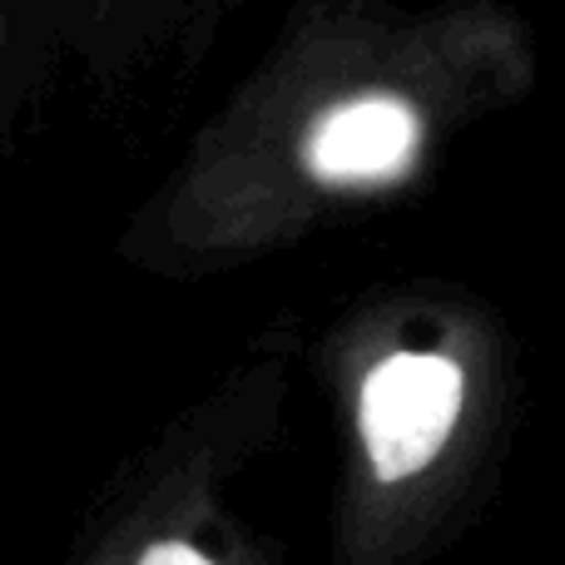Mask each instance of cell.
Masks as SVG:
<instances>
[{"label": "cell", "mask_w": 565, "mask_h": 565, "mask_svg": "<svg viewBox=\"0 0 565 565\" xmlns=\"http://www.w3.org/2000/svg\"><path fill=\"white\" fill-rule=\"evenodd\" d=\"M417 149V115L397 99H352L338 105L308 139V164L322 179H382L397 174Z\"/></svg>", "instance_id": "2"}, {"label": "cell", "mask_w": 565, "mask_h": 565, "mask_svg": "<svg viewBox=\"0 0 565 565\" xmlns=\"http://www.w3.org/2000/svg\"><path fill=\"white\" fill-rule=\"evenodd\" d=\"M461 367L441 352H392L362 387V437L377 477L402 481L422 471L461 417Z\"/></svg>", "instance_id": "1"}, {"label": "cell", "mask_w": 565, "mask_h": 565, "mask_svg": "<svg viewBox=\"0 0 565 565\" xmlns=\"http://www.w3.org/2000/svg\"><path fill=\"white\" fill-rule=\"evenodd\" d=\"M139 565H214L204 556V551L184 546V541H159V546H149L145 556H139Z\"/></svg>", "instance_id": "3"}]
</instances>
